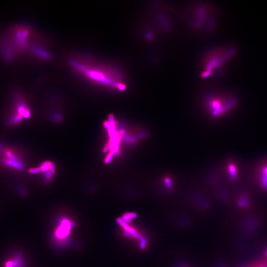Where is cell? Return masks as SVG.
<instances>
[{"instance_id":"obj_1","label":"cell","mask_w":267,"mask_h":267,"mask_svg":"<svg viewBox=\"0 0 267 267\" xmlns=\"http://www.w3.org/2000/svg\"><path fill=\"white\" fill-rule=\"evenodd\" d=\"M71 64L74 68L87 77L98 84L109 87L119 91H123L126 88L122 75L118 72L114 73H113L112 71L108 72L102 68L89 67L75 61H73Z\"/></svg>"},{"instance_id":"obj_2","label":"cell","mask_w":267,"mask_h":267,"mask_svg":"<svg viewBox=\"0 0 267 267\" xmlns=\"http://www.w3.org/2000/svg\"><path fill=\"white\" fill-rule=\"evenodd\" d=\"M236 49L232 47L220 48L213 50L207 55L204 61L202 77L207 78L219 71L236 54Z\"/></svg>"},{"instance_id":"obj_3","label":"cell","mask_w":267,"mask_h":267,"mask_svg":"<svg viewBox=\"0 0 267 267\" xmlns=\"http://www.w3.org/2000/svg\"><path fill=\"white\" fill-rule=\"evenodd\" d=\"M236 99L229 94H215L207 99V105L214 116H219L232 110L236 105Z\"/></svg>"},{"instance_id":"obj_4","label":"cell","mask_w":267,"mask_h":267,"mask_svg":"<svg viewBox=\"0 0 267 267\" xmlns=\"http://www.w3.org/2000/svg\"><path fill=\"white\" fill-rule=\"evenodd\" d=\"M73 223L67 219H63L60 221L54 232V239L60 243H64L69 238Z\"/></svg>"},{"instance_id":"obj_5","label":"cell","mask_w":267,"mask_h":267,"mask_svg":"<svg viewBox=\"0 0 267 267\" xmlns=\"http://www.w3.org/2000/svg\"><path fill=\"white\" fill-rule=\"evenodd\" d=\"M261 177V184L263 187L267 188V166L262 169Z\"/></svg>"},{"instance_id":"obj_6","label":"cell","mask_w":267,"mask_h":267,"mask_svg":"<svg viewBox=\"0 0 267 267\" xmlns=\"http://www.w3.org/2000/svg\"><path fill=\"white\" fill-rule=\"evenodd\" d=\"M51 163V162H49V161H46V162L43 163L40 168L41 171L42 172H46L49 171V167H50Z\"/></svg>"},{"instance_id":"obj_7","label":"cell","mask_w":267,"mask_h":267,"mask_svg":"<svg viewBox=\"0 0 267 267\" xmlns=\"http://www.w3.org/2000/svg\"><path fill=\"white\" fill-rule=\"evenodd\" d=\"M228 170L232 178L235 179L236 177V167H235V165L231 164L228 167Z\"/></svg>"},{"instance_id":"obj_8","label":"cell","mask_w":267,"mask_h":267,"mask_svg":"<svg viewBox=\"0 0 267 267\" xmlns=\"http://www.w3.org/2000/svg\"><path fill=\"white\" fill-rule=\"evenodd\" d=\"M53 175V173L49 171H47L46 172L45 177H46V178L48 180H49V179L52 177Z\"/></svg>"},{"instance_id":"obj_9","label":"cell","mask_w":267,"mask_h":267,"mask_svg":"<svg viewBox=\"0 0 267 267\" xmlns=\"http://www.w3.org/2000/svg\"><path fill=\"white\" fill-rule=\"evenodd\" d=\"M49 171L52 172L53 173V174L55 173V171H56V169H55V167H54V164L51 162V165H50V167H49Z\"/></svg>"},{"instance_id":"obj_10","label":"cell","mask_w":267,"mask_h":267,"mask_svg":"<svg viewBox=\"0 0 267 267\" xmlns=\"http://www.w3.org/2000/svg\"><path fill=\"white\" fill-rule=\"evenodd\" d=\"M40 171H41L40 169V168L32 169L30 171V173H33V174H37V173H39Z\"/></svg>"}]
</instances>
